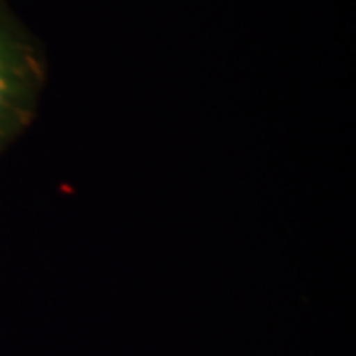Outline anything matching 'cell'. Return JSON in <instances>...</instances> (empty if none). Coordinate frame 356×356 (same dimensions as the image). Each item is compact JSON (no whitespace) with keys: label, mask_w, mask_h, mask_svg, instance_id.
<instances>
[{"label":"cell","mask_w":356,"mask_h":356,"mask_svg":"<svg viewBox=\"0 0 356 356\" xmlns=\"http://www.w3.org/2000/svg\"><path fill=\"white\" fill-rule=\"evenodd\" d=\"M16 117H18L16 74L6 46L0 40V145L16 129Z\"/></svg>","instance_id":"cell-1"}]
</instances>
